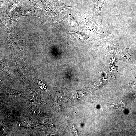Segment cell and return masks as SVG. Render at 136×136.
Instances as JSON below:
<instances>
[{"mask_svg": "<svg viewBox=\"0 0 136 136\" xmlns=\"http://www.w3.org/2000/svg\"><path fill=\"white\" fill-rule=\"evenodd\" d=\"M38 85L41 89L47 91L45 84L43 82L40 80H39L38 81Z\"/></svg>", "mask_w": 136, "mask_h": 136, "instance_id": "3", "label": "cell"}, {"mask_svg": "<svg viewBox=\"0 0 136 136\" xmlns=\"http://www.w3.org/2000/svg\"><path fill=\"white\" fill-rule=\"evenodd\" d=\"M93 84L96 89L100 88L115 78V76L108 72L102 71L98 73L94 78Z\"/></svg>", "mask_w": 136, "mask_h": 136, "instance_id": "1", "label": "cell"}, {"mask_svg": "<svg viewBox=\"0 0 136 136\" xmlns=\"http://www.w3.org/2000/svg\"><path fill=\"white\" fill-rule=\"evenodd\" d=\"M105 0H92V4L94 8L96 11L97 14L98 15L100 18L101 20V10Z\"/></svg>", "mask_w": 136, "mask_h": 136, "instance_id": "2", "label": "cell"}]
</instances>
